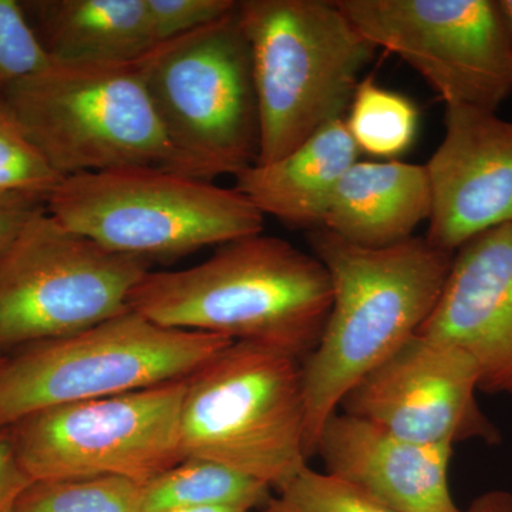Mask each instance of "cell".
Instances as JSON below:
<instances>
[{
    "label": "cell",
    "instance_id": "27",
    "mask_svg": "<svg viewBox=\"0 0 512 512\" xmlns=\"http://www.w3.org/2000/svg\"><path fill=\"white\" fill-rule=\"evenodd\" d=\"M32 483L20 466L9 427L0 429V512H13L19 495Z\"/></svg>",
    "mask_w": 512,
    "mask_h": 512
},
{
    "label": "cell",
    "instance_id": "15",
    "mask_svg": "<svg viewBox=\"0 0 512 512\" xmlns=\"http://www.w3.org/2000/svg\"><path fill=\"white\" fill-rule=\"evenodd\" d=\"M316 454L326 473L362 488L394 512H463L448 487L451 446L400 439L338 410L326 421Z\"/></svg>",
    "mask_w": 512,
    "mask_h": 512
},
{
    "label": "cell",
    "instance_id": "21",
    "mask_svg": "<svg viewBox=\"0 0 512 512\" xmlns=\"http://www.w3.org/2000/svg\"><path fill=\"white\" fill-rule=\"evenodd\" d=\"M144 485L119 476L35 480L13 512H144Z\"/></svg>",
    "mask_w": 512,
    "mask_h": 512
},
{
    "label": "cell",
    "instance_id": "18",
    "mask_svg": "<svg viewBox=\"0 0 512 512\" xmlns=\"http://www.w3.org/2000/svg\"><path fill=\"white\" fill-rule=\"evenodd\" d=\"M55 63H133L154 45L147 0H39L26 3Z\"/></svg>",
    "mask_w": 512,
    "mask_h": 512
},
{
    "label": "cell",
    "instance_id": "25",
    "mask_svg": "<svg viewBox=\"0 0 512 512\" xmlns=\"http://www.w3.org/2000/svg\"><path fill=\"white\" fill-rule=\"evenodd\" d=\"M235 0H147L154 45L190 35L237 9Z\"/></svg>",
    "mask_w": 512,
    "mask_h": 512
},
{
    "label": "cell",
    "instance_id": "23",
    "mask_svg": "<svg viewBox=\"0 0 512 512\" xmlns=\"http://www.w3.org/2000/svg\"><path fill=\"white\" fill-rule=\"evenodd\" d=\"M63 178L0 111V194L50 197Z\"/></svg>",
    "mask_w": 512,
    "mask_h": 512
},
{
    "label": "cell",
    "instance_id": "29",
    "mask_svg": "<svg viewBox=\"0 0 512 512\" xmlns=\"http://www.w3.org/2000/svg\"><path fill=\"white\" fill-rule=\"evenodd\" d=\"M501 15H503L505 30H507L508 43H510L512 59V0H498Z\"/></svg>",
    "mask_w": 512,
    "mask_h": 512
},
{
    "label": "cell",
    "instance_id": "10",
    "mask_svg": "<svg viewBox=\"0 0 512 512\" xmlns=\"http://www.w3.org/2000/svg\"><path fill=\"white\" fill-rule=\"evenodd\" d=\"M187 379L60 404L9 427L32 481L119 476L147 484L184 460L180 416Z\"/></svg>",
    "mask_w": 512,
    "mask_h": 512
},
{
    "label": "cell",
    "instance_id": "9",
    "mask_svg": "<svg viewBox=\"0 0 512 512\" xmlns=\"http://www.w3.org/2000/svg\"><path fill=\"white\" fill-rule=\"evenodd\" d=\"M151 266L42 212L0 256V350L74 335L127 311Z\"/></svg>",
    "mask_w": 512,
    "mask_h": 512
},
{
    "label": "cell",
    "instance_id": "5",
    "mask_svg": "<svg viewBox=\"0 0 512 512\" xmlns=\"http://www.w3.org/2000/svg\"><path fill=\"white\" fill-rule=\"evenodd\" d=\"M181 453L281 490L308 466L302 362L284 350L234 342L188 377Z\"/></svg>",
    "mask_w": 512,
    "mask_h": 512
},
{
    "label": "cell",
    "instance_id": "1",
    "mask_svg": "<svg viewBox=\"0 0 512 512\" xmlns=\"http://www.w3.org/2000/svg\"><path fill=\"white\" fill-rule=\"evenodd\" d=\"M308 241L332 285L322 338L302 362L305 450L311 458L346 393L416 336L429 318L454 254L426 237L387 248L359 247L325 228L309 231Z\"/></svg>",
    "mask_w": 512,
    "mask_h": 512
},
{
    "label": "cell",
    "instance_id": "7",
    "mask_svg": "<svg viewBox=\"0 0 512 512\" xmlns=\"http://www.w3.org/2000/svg\"><path fill=\"white\" fill-rule=\"evenodd\" d=\"M138 66L185 175L207 181L235 177L258 161L254 67L237 9L153 47Z\"/></svg>",
    "mask_w": 512,
    "mask_h": 512
},
{
    "label": "cell",
    "instance_id": "24",
    "mask_svg": "<svg viewBox=\"0 0 512 512\" xmlns=\"http://www.w3.org/2000/svg\"><path fill=\"white\" fill-rule=\"evenodd\" d=\"M50 63L22 3L0 0V94Z\"/></svg>",
    "mask_w": 512,
    "mask_h": 512
},
{
    "label": "cell",
    "instance_id": "19",
    "mask_svg": "<svg viewBox=\"0 0 512 512\" xmlns=\"http://www.w3.org/2000/svg\"><path fill=\"white\" fill-rule=\"evenodd\" d=\"M271 487L202 458H184L144 485V512L188 507H238L251 511L271 500Z\"/></svg>",
    "mask_w": 512,
    "mask_h": 512
},
{
    "label": "cell",
    "instance_id": "31",
    "mask_svg": "<svg viewBox=\"0 0 512 512\" xmlns=\"http://www.w3.org/2000/svg\"><path fill=\"white\" fill-rule=\"evenodd\" d=\"M262 512H274V511H271V510H269V508L264 507V508H262Z\"/></svg>",
    "mask_w": 512,
    "mask_h": 512
},
{
    "label": "cell",
    "instance_id": "22",
    "mask_svg": "<svg viewBox=\"0 0 512 512\" xmlns=\"http://www.w3.org/2000/svg\"><path fill=\"white\" fill-rule=\"evenodd\" d=\"M265 505L274 512H394L355 484L303 468Z\"/></svg>",
    "mask_w": 512,
    "mask_h": 512
},
{
    "label": "cell",
    "instance_id": "11",
    "mask_svg": "<svg viewBox=\"0 0 512 512\" xmlns=\"http://www.w3.org/2000/svg\"><path fill=\"white\" fill-rule=\"evenodd\" d=\"M376 49L409 64L446 106L497 111L512 93L498 0H336Z\"/></svg>",
    "mask_w": 512,
    "mask_h": 512
},
{
    "label": "cell",
    "instance_id": "26",
    "mask_svg": "<svg viewBox=\"0 0 512 512\" xmlns=\"http://www.w3.org/2000/svg\"><path fill=\"white\" fill-rule=\"evenodd\" d=\"M47 200L37 194H0V256L30 221L47 211Z\"/></svg>",
    "mask_w": 512,
    "mask_h": 512
},
{
    "label": "cell",
    "instance_id": "30",
    "mask_svg": "<svg viewBox=\"0 0 512 512\" xmlns=\"http://www.w3.org/2000/svg\"><path fill=\"white\" fill-rule=\"evenodd\" d=\"M164 512H249L245 508L238 507H188L175 508V510Z\"/></svg>",
    "mask_w": 512,
    "mask_h": 512
},
{
    "label": "cell",
    "instance_id": "16",
    "mask_svg": "<svg viewBox=\"0 0 512 512\" xmlns=\"http://www.w3.org/2000/svg\"><path fill=\"white\" fill-rule=\"evenodd\" d=\"M345 117L330 121L288 156L235 175V188L286 227H323L336 188L359 158Z\"/></svg>",
    "mask_w": 512,
    "mask_h": 512
},
{
    "label": "cell",
    "instance_id": "2",
    "mask_svg": "<svg viewBox=\"0 0 512 512\" xmlns=\"http://www.w3.org/2000/svg\"><path fill=\"white\" fill-rule=\"evenodd\" d=\"M128 308L165 328L258 343L303 362L322 338L332 285L315 255L261 232L191 268L147 272Z\"/></svg>",
    "mask_w": 512,
    "mask_h": 512
},
{
    "label": "cell",
    "instance_id": "6",
    "mask_svg": "<svg viewBox=\"0 0 512 512\" xmlns=\"http://www.w3.org/2000/svg\"><path fill=\"white\" fill-rule=\"evenodd\" d=\"M47 212L100 247L151 262L261 234L265 218L235 187L156 167L64 178Z\"/></svg>",
    "mask_w": 512,
    "mask_h": 512
},
{
    "label": "cell",
    "instance_id": "13",
    "mask_svg": "<svg viewBox=\"0 0 512 512\" xmlns=\"http://www.w3.org/2000/svg\"><path fill=\"white\" fill-rule=\"evenodd\" d=\"M443 141L426 164V239L456 254L471 239L512 224V120L497 111L446 106Z\"/></svg>",
    "mask_w": 512,
    "mask_h": 512
},
{
    "label": "cell",
    "instance_id": "4",
    "mask_svg": "<svg viewBox=\"0 0 512 512\" xmlns=\"http://www.w3.org/2000/svg\"><path fill=\"white\" fill-rule=\"evenodd\" d=\"M0 111L63 180L128 167L184 174L138 60L52 62L0 94Z\"/></svg>",
    "mask_w": 512,
    "mask_h": 512
},
{
    "label": "cell",
    "instance_id": "20",
    "mask_svg": "<svg viewBox=\"0 0 512 512\" xmlns=\"http://www.w3.org/2000/svg\"><path fill=\"white\" fill-rule=\"evenodd\" d=\"M345 121L359 151L393 160L412 147L419 111L403 94L384 89L367 77L357 84Z\"/></svg>",
    "mask_w": 512,
    "mask_h": 512
},
{
    "label": "cell",
    "instance_id": "12",
    "mask_svg": "<svg viewBox=\"0 0 512 512\" xmlns=\"http://www.w3.org/2000/svg\"><path fill=\"white\" fill-rule=\"evenodd\" d=\"M473 360L453 346L413 336L346 393L340 412L426 446L500 441L477 402Z\"/></svg>",
    "mask_w": 512,
    "mask_h": 512
},
{
    "label": "cell",
    "instance_id": "3",
    "mask_svg": "<svg viewBox=\"0 0 512 512\" xmlns=\"http://www.w3.org/2000/svg\"><path fill=\"white\" fill-rule=\"evenodd\" d=\"M237 13L261 120L255 164L274 163L345 116L376 47L328 0H241Z\"/></svg>",
    "mask_w": 512,
    "mask_h": 512
},
{
    "label": "cell",
    "instance_id": "17",
    "mask_svg": "<svg viewBox=\"0 0 512 512\" xmlns=\"http://www.w3.org/2000/svg\"><path fill=\"white\" fill-rule=\"evenodd\" d=\"M430 214L426 165L357 160L336 188L322 228L359 247L387 248L413 238Z\"/></svg>",
    "mask_w": 512,
    "mask_h": 512
},
{
    "label": "cell",
    "instance_id": "14",
    "mask_svg": "<svg viewBox=\"0 0 512 512\" xmlns=\"http://www.w3.org/2000/svg\"><path fill=\"white\" fill-rule=\"evenodd\" d=\"M417 335L466 353L477 367L481 392L512 396V224L458 249L439 301Z\"/></svg>",
    "mask_w": 512,
    "mask_h": 512
},
{
    "label": "cell",
    "instance_id": "28",
    "mask_svg": "<svg viewBox=\"0 0 512 512\" xmlns=\"http://www.w3.org/2000/svg\"><path fill=\"white\" fill-rule=\"evenodd\" d=\"M463 512H512V494L495 490L477 497Z\"/></svg>",
    "mask_w": 512,
    "mask_h": 512
},
{
    "label": "cell",
    "instance_id": "8",
    "mask_svg": "<svg viewBox=\"0 0 512 512\" xmlns=\"http://www.w3.org/2000/svg\"><path fill=\"white\" fill-rule=\"evenodd\" d=\"M234 340L165 328L128 308L0 362V429L29 414L188 379Z\"/></svg>",
    "mask_w": 512,
    "mask_h": 512
}]
</instances>
